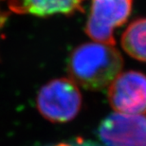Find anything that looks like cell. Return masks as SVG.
I'll return each mask as SVG.
<instances>
[{
    "mask_svg": "<svg viewBox=\"0 0 146 146\" xmlns=\"http://www.w3.org/2000/svg\"><path fill=\"white\" fill-rule=\"evenodd\" d=\"M123 59L115 46L90 42L72 50L68 60L69 79L92 91L104 89L122 72Z\"/></svg>",
    "mask_w": 146,
    "mask_h": 146,
    "instance_id": "cell-1",
    "label": "cell"
},
{
    "mask_svg": "<svg viewBox=\"0 0 146 146\" xmlns=\"http://www.w3.org/2000/svg\"><path fill=\"white\" fill-rule=\"evenodd\" d=\"M36 106L39 113L48 121L56 123L68 122L80 112L82 94L71 79H54L40 88Z\"/></svg>",
    "mask_w": 146,
    "mask_h": 146,
    "instance_id": "cell-2",
    "label": "cell"
},
{
    "mask_svg": "<svg viewBox=\"0 0 146 146\" xmlns=\"http://www.w3.org/2000/svg\"><path fill=\"white\" fill-rule=\"evenodd\" d=\"M133 0H92L84 31L94 42L115 46L114 30L127 21Z\"/></svg>",
    "mask_w": 146,
    "mask_h": 146,
    "instance_id": "cell-3",
    "label": "cell"
},
{
    "mask_svg": "<svg viewBox=\"0 0 146 146\" xmlns=\"http://www.w3.org/2000/svg\"><path fill=\"white\" fill-rule=\"evenodd\" d=\"M108 102L114 113L141 115L146 111V74L136 70L121 72L108 86Z\"/></svg>",
    "mask_w": 146,
    "mask_h": 146,
    "instance_id": "cell-4",
    "label": "cell"
},
{
    "mask_svg": "<svg viewBox=\"0 0 146 146\" xmlns=\"http://www.w3.org/2000/svg\"><path fill=\"white\" fill-rule=\"evenodd\" d=\"M99 137L106 146H146V111L135 116L110 114L101 122Z\"/></svg>",
    "mask_w": 146,
    "mask_h": 146,
    "instance_id": "cell-5",
    "label": "cell"
},
{
    "mask_svg": "<svg viewBox=\"0 0 146 146\" xmlns=\"http://www.w3.org/2000/svg\"><path fill=\"white\" fill-rule=\"evenodd\" d=\"M11 13L40 17L54 14H71L83 11L86 0H0Z\"/></svg>",
    "mask_w": 146,
    "mask_h": 146,
    "instance_id": "cell-6",
    "label": "cell"
},
{
    "mask_svg": "<svg viewBox=\"0 0 146 146\" xmlns=\"http://www.w3.org/2000/svg\"><path fill=\"white\" fill-rule=\"evenodd\" d=\"M123 50L134 59L146 63V18H139L129 24L121 35Z\"/></svg>",
    "mask_w": 146,
    "mask_h": 146,
    "instance_id": "cell-7",
    "label": "cell"
},
{
    "mask_svg": "<svg viewBox=\"0 0 146 146\" xmlns=\"http://www.w3.org/2000/svg\"><path fill=\"white\" fill-rule=\"evenodd\" d=\"M6 19H7V15L0 11V30H1V29L3 28V26H4L5 22H6Z\"/></svg>",
    "mask_w": 146,
    "mask_h": 146,
    "instance_id": "cell-8",
    "label": "cell"
},
{
    "mask_svg": "<svg viewBox=\"0 0 146 146\" xmlns=\"http://www.w3.org/2000/svg\"><path fill=\"white\" fill-rule=\"evenodd\" d=\"M58 146H93L92 144H89V143H86V142H83V143H75V144H72V145H68V144H60Z\"/></svg>",
    "mask_w": 146,
    "mask_h": 146,
    "instance_id": "cell-9",
    "label": "cell"
}]
</instances>
